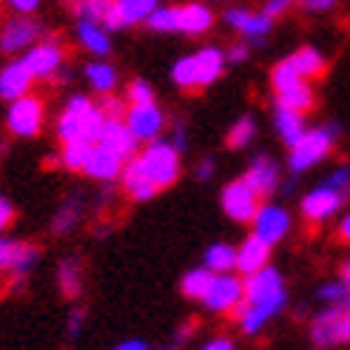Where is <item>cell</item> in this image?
<instances>
[{
	"mask_svg": "<svg viewBox=\"0 0 350 350\" xmlns=\"http://www.w3.org/2000/svg\"><path fill=\"white\" fill-rule=\"evenodd\" d=\"M89 151H92V143H63V151H60V165L66 171H83L85 168V160H89Z\"/></svg>",
	"mask_w": 350,
	"mask_h": 350,
	"instance_id": "836d02e7",
	"label": "cell"
},
{
	"mask_svg": "<svg viewBox=\"0 0 350 350\" xmlns=\"http://www.w3.org/2000/svg\"><path fill=\"white\" fill-rule=\"evenodd\" d=\"M336 239L339 242H345V245H350V211L339 219V225H336Z\"/></svg>",
	"mask_w": 350,
	"mask_h": 350,
	"instance_id": "681fc988",
	"label": "cell"
},
{
	"mask_svg": "<svg viewBox=\"0 0 350 350\" xmlns=\"http://www.w3.org/2000/svg\"><path fill=\"white\" fill-rule=\"evenodd\" d=\"M202 347H205V350H234L237 345H234L231 336H211Z\"/></svg>",
	"mask_w": 350,
	"mask_h": 350,
	"instance_id": "bcb514c9",
	"label": "cell"
},
{
	"mask_svg": "<svg viewBox=\"0 0 350 350\" xmlns=\"http://www.w3.org/2000/svg\"><path fill=\"white\" fill-rule=\"evenodd\" d=\"M14 248H17V242H6V239H0V271H9V268H12Z\"/></svg>",
	"mask_w": 350,
	"mask_h": 350,
	"instance_id": "ee69618b",
	"label": "cell"
},
{
	"mask_svg": "<svg viewBox=\"0 0 350 350\" xmlns=\"http://www.w3.org/2000/svg\"><path fill=\"white\" fill-rule=\"evenodd\" d=\"M273 126H276L279 139H282L288 148L299 143V139L305 137V131H308V126H305V111H296V109H288V106H276Z\"/></svg>",
	"mask_w": 350,
	"mask_h": 350,
	"instance_id": "cb8c5ba5",
	"label": "cell"
},
{
	"mask_svg": "<svg viewBox=\"0 0 350 350\" xmlns=\"http://www.w3.org/2000/svg\"><path fill=\"white\" fill-rule=\"evenodd\" d=\"M336 139H339L336 122H327V126H319V129H308L299 143L291 146V154H288L291 174H305L313 165H319L325 157H330Z\"/></svg>",
	"mask_w": 350,
	"mask_h": 350,
	"instance_id": "8992f818",
	"label": "cell"
},
{
	"mask_svg": "<svg viewBox=\"0 0 350 350\" xmlns=\"http://www.w3.org/2000/svg\"><path fill=\"white\" fill-rule=\"evenodd\" d=\"M222 21L228 29L239 31L245 40L254 43V46H262L268 40V34L273 29V21L268 14H262V12H251V9H245V6H231V9H225L222 14Z\"/></svg>",
	"mask_w": 350,
	"mask_h": 350,
	"instance_id": "7c38bea8",
	"label": "cell"
},
{
	"mask_svg": "<svg viewBox=\"0 0 350 350\" xmlns=\"http://www.w3.org/2000/svg\"><path fill=\"white\" fill-rule=\"evenodd\" d=\"M214 174H217V165H214L211 157H205V160H200V163H197V168H194V177H197L200 183L214 180Z\"/></svg>",
	"mask_w": 350,
	"mask_h": 350,
	"instance_id": "b9f144b4",
	"label": "cell"
},
{
	"mask_svg": "<svg viewBox=\"0 0 350 350\" xmlns=\"http://www.w3.org/2000/svg\"><path fill=\"white\" fill-rule=\"evenodd\" d=\"M77 17L85 21H97L109 29L111 23V0H80L77 3Z\"/></svg>",
	"mask_w": 350,
	"mask_h": 350,
	"instance_id": "e575fe53",
	"label": "cell"
},
{
	"mask_svg": "<svg viewBox=\"0 0 350 350\" xmlns=\"http://www.w3.org/2000/svg\"><path fill=\"white\" fill-rule=\"evenodd\" d=\"M100 109H103V114H106V120H122L126 117V106H122V100L111 97V94H103Z\"/></svg>",
	"mask_w": 350,
	"mask_h": 350,
	"instance_id": "74e56055",
	"label": "cell"
},
{
	"mask_svg": "<svg viewBox=\"0 0 350 350\" xmlns=\"http://www.w3.org/2000/svg\"><path fill=\"white\" fill-rule=\"evenodd\" d=\"M291 3H293V0H268V3L262 6V14H268L271 21L276 23L279 17H282V14H285V12L291 9Z\"/></svg>",
	"mask_w": 350,
	"mask_h": 350,
	"instance_id": "ab89813d",
	"label": "cell"
},
{
	"mask_svg": "<svg viewBox=\"0 0 350 350\" xmlns=\"http://www.w3.org/2000/svg\"><path fill=\"white\" fill-rule=\"evenodd\" d=\"M163 0H111V23L109 29H126L146 23L148 14L160 6Z\"/></svg>",
	"mask_w": 350,
	"mask_h": 350,
	"instance_id": "d6986e66",
	"label": "cell"
},
{
	"mask_svg": "<svg viewBox=\"0 0 350 350\" xmlns=\"http://www.w3.org/2000/svg\"><path fill=\"white\" fill-rule=\"evenodd\" d=\"M80 222V205L77 202H66L60 211L55 214V219H51V231L55 234H68V231H75V225Z\"/></svg>",
	"mask_w": 350,
	"mask_h": 350,
	"instance_id": "d590c367",
	"label": "cell"
},
{
	"mask_svg": "<svg viewBox=\"0 0 350 350\" xmlns=\"http://www.w3.org/2000/svg\"><path fill=\"white\" fill-rule=\"evenodd\" d=\"M120 177H122V191H126V194H129L134 202H148V200L157 197V191H160V188L151 183L148 174L139 168V163L134 160V157H131L126 165H122Z\"/></svg>",
	"mask_w": 350,
	"mask_h": 350,
	"instance_id": "7402d4cb",
	"label": "cell"
},
{
	"mask_svg": "<svg viewBox=\"0 0 350 350\" xmlns=\"http://www.w3.org/2000/svg\"><path fill=\"white\" fill-rule=\"evenodd\" d=\"M129 100H131V103H151V100H154L151 83H146V80H131V83H129Z\"/></svg>",
	"mask_w": 350,
	"mask_h": 350,
	"instance_id": "8d00e7d4",
	"label": "cell"
},
{
	"mask_svg": "<svg viewBox=\"0 0 350 350\" xmlns=\"http://www.w3.org/2000/svg\"><path fill=\"white\" fill-rule=\"evenodd\" d=\"M97 143H103L106 148H111L114 154H120L126 163L137 154V137L129 131L126 120H106V126H103Z\"/></svg>",
	"mask_w": 350,
	"mask_h": 350,
	"instance_id": "44dd1931",
	"label": "cell"
},
{
	"mask_svg": "<svg viewBox=\"0 0 350 350\" xmlns=\"http://www.w3.org/2000/svg\"><path fill=\"white\" fill-rule=\"evenodd\" d=\"M256 139V120L251 114H242L234 126L228 129V137H225V146L239 151V148H248Z\"/></svg>",
	"mask_w": 350,
	"mask_h": 350,
	"instance_id": "1f68e13d",
	"label": "cell"
},
{
	"mask_svg": "<svg viewBox=\"0 0 350 350\" xmlns=\"http://www.w3.org/2000/svg\"><path fill=\"white\" fill-rule=\"evenodd\" d=\"M122 165H126V160H122L120 154H114L103 143H92V151H89V160H85L83 174H89L92 180H100V183H111L122 174Z\"/></svg>",
	"mask_w": 350,
	"mask_h": 350,
	"instance_id": "e0dca14e",
	"label": "cell"
},
{
	"mask_svg": "<svg viewBox=\"0 0 350 350\" xmlns=\"http://www.w3.org/2000/svg\"><path fill=\"white\" fill-rule=\"evenodd\" d=\"M214 26V9L205 3H183V34L188 38H200V34L211 31Z\"/></svg>",
	"mask_w": 350,
	"mask_h": 350,
	"instance_id": "484cf974",
	"label": "cell"
},
{
	"mask_svg": "<svg viewBox=\"0 0 350 350\" xmlns=\"http://www.w3.org/2000/svg\"><path fill=\"white\" fill-rule=\"evenodd\" d=\"M242 302L234 308V319L245 336H256L259 330H265V325L279 317L288 305V285L282 271L271 268V262L265 268H259L242 279Z\"/></svg>",
	"mask_w": 350,
	"mask_h": 350,
	"instance_id": "6da1fadb",
	"label": "cell"
},
{
	"mask_svg": "<svg viewBox=\"0 0 350 350\" xmlns=\"http://www.w3.org/2000/svg\"><path fill=\"white\" fill-rule=\"evenodd\" d=\"M77 40L83 49H89L92 55L103 57L111 51V38H109V29L97 23V21H85V17H80L77 23Z\"/></svg>",
	"mask_w": 350,
	"mask_h": 350,
	"instance_id": "d4e9b609",
	"label": "cell"
},
{
	"mask_svg": "<svg viewBox=\"0 0 350 350\" xmlns=\"http://www.w3.org/2000/svg\"><path fill=\"white\" fill-rule=\"evenodd\" d=\"M103 126H106L103 109L94 106L89 97L75 94L66 103V109L57 120V137L63 143H77V139H83V143H97Z\"/></svg>",
	"mask_w": 350,
	"mask_h": 350,
	"instance_id": "3957f363",
	"label": "cell"
},
{
	"mask_svg": "<svg viewBox=\"0 0 350 350\" xmlns=\"http://www.w3.org/2000/svg\"><path fill=\"white\" fill-rule=\"evenodd\" d=\"M23 60L29 66V72L34 75V80H51L55 75L63 72L66 55H63V46L57 40H43L34 49H29V55Z\"/></svg>",
	"mask_w": 350,
	"mask_h": 350,
	"instance_id": "9a60e30c",
	"label": "cell"
},
{
	"mask_svg": "<svg viewBox=\"0 0 350 350\" xmlns=\"http://www.w3.org/2000/svg\"><path fill=\"white\" fill-rule=\"evenodd\" d=\"M271 248L273 245H268L265 239H259L256 234L245 237L242 245L237 248V271L242 276H248V273H254L259 268H265L271 262Z\"/></svg>",
	"mask_w": 350,
	"mask_h": 350,
	"instance_id": "ffe728a7",
	"label": "cell"
},
{
	"mask_svg": "<svg viewBox=\"0 0 350 350\" xmlns=\"http://www.w3.org/2000/svg\"><path fill=\"white\" fill-rule=\"evenodd\" d=\"M194 334H197V325H194V322H185V325L177 330V336H174V339H177V345H185Z\"/></svg>",
	"mask_w": 350,
	"mask_h": 350,
	"instance_id": "f907efd6",
	"label": "cell"
},
{
	"mask_svg": "<svg viewBox=\"0 0 350 350\" xmlns=\"http://www.w3.org/2000/svg\"><path fill=\"white\" fill-rule=\"evenodd\" d=\"M148 29L154 31H165V34H183V6H157L148 21H146Z\"/></svg>",
	"mask_w": 350,
	"mask_h": 350,
	"instance_id": "83f0119b",
	"label": "cell"
},
{
	"mask_svg": "<svg viewBox=\"0 0 350 350\" xmlns=\"http://www.w3.org/2000/svg\"><path fill=\"white\" fill-rule=\"evenodd\" d=\"M126 126L137 137V143H151L163 134L165 129V111L157 103H131V109H126Z\"/></svg>",
	"mask_w": 350,
	"mask_h": 350,
	"instance_id": "8fae6325",
	"label": "cell"
},
{
	"mask_svg": "<svg viewBox=\"0 0 350 350\" xmlns=\"http://www.w3.org/2000/svg\"><path fill=\"white\" fill-rule=\"evenodd\" d=\"M31 83H34V75L29 72L26 60H14V63H9L3 68V72H0V97L3 100L23 97V94H29Z\"/></svg>",
	"mask_w": 350,
	"mask_h": 350,
	"instance_id": "603a6c76",
	"label": "cell"
},
{
	"mask_svg": "<svg viewBox=\"0 0 350 350\" xmlns=\"http://www.w3.org/2000/svg\"><path fill=\"white\" fill-rule=\"evenodd\" d=\"M342 279H347V282H350V259L342 265Z\"/></svg>",
	"mask_w": 350,
	"mask_h": 350,
	"instance_id": "db71d44e",
	"label": "cell"
},
{
	"mask_svg": "<svg viewBox=\"0 0 350 350\" xmlns=\"http://www.w3.org/2000/svg\"><path fill=\"white\" fill-rule=\"evenodd\" d=\"M83 317H85L83 310H75L72 317H68V336H77V334H80V327H83Z\"/></svg>",
	"mask_w": 350,
	"mask_h": 350,
	"instance_id": "816d5d0a",
	"label": "cell"
},
{
	"mask_svg": "<svg viewBox=\"0 0 350 350\" xmlns=\"http://www.w3.org/2000/svg\"><path fill=\"white\" fill-rule=\"evenodd\" d=\"M12 222H14V208H12L9 200L0 197V231H6Z\"/></svg>",
	"mask_w": 350,
	"mask_h": 350,
	"instance_id": "f6af8a7d",
	"label": "cell"
},
{
	"mask_svg": "<svg viewBox=\"0 0 350 350\" xmlns=\"http://www.w3.org/2000/svg\"><path fill=\"white\" fill-rule=\"evenodd\" d=\"M251 231L259 239H265L268 245L282 242L288 237V231H291V214H288V208L273 205V202L259 205L254 219H251Z\"/></svg>",
	"mask_w": 350,
	"mask_h": 350,
	"instance_id": "5bb4252c",
	"label": "cell"
},
{
	"mask_svg": "<svg viewBox=\"0 0 350 350\" xmlns=\"http://www.w3.org/2000/svg\"><path fill=\"white\" fill-rule=\"evenodd\" d=\"M325 183L347 194V191H350V165H339V168H334V171L327 174V180H325Z\"/></svg>",
	"mask_w": 350,
	"mask_h": 350,
	"instance_id": "f35d334b",
	"label": "cell"
},
{
	"mask_svg": "<svg viewBox=\"0 0 350 350\" xmlns=\"http://www.w3.org/2000/svg\"><path fill=\"white\" fill-rule=\"evenodd\" d=\"M85 80H89V85L97 94H111L117 89V68L103 60L89 63L85 66Z\"/></svg>",
	"mask_w": 350,
	"mask_h": 350,
	"instance_id": "f546056e",
	"label": "cell"
},
{
	"mask_svg": "<svg viewBox=\"0 0 350 350\" xmlns=\"http://www.w3.org/2000/svg\"><path fill=\"white\" fill-rule=\"evenodd\" d=\"M225 49L219 46H202L200 51L194 55H185L174 63L171 68V80L177 89L183 92H200V89H208V85H214L222 72H225Z\"/></svg>",
	"mask_w": 350,
	"mask_h": 350,
	"instance_id": "7a4b0ae2",
	"label": "cell"
},
{
	"mask_svg": "<svg viewBox=\"0 0 350 350\" xmlns=\"http://www.w3.org/2000/svg\"><path fill=\"white\" fill-rule=\"evenodd\" d=\"M347 194L334 185H317V188H310L308 194L302 197V217L310 222V225H325L327 219H334L339 214V208L345 205Z\"/></svg>",
	"mask_w": 350,
	"mask_h": 350,
	"instance_id": "9c48e42d",
	"label": "cell"
},
{
	"mask_svg": "<svg viewBox=\"0 0 350 350\" xmlns=\"http://www.w3.org/2000/svg\"><path fill=\"white\" fill-rule=\"evenodd\" d=\"M211 279H214V271L211 268H191L185 276H183V282H180V291L185 299L191 302H202V296L208 293V285H211Z\"/></svg>",
	"mask_w": 350,
	"mask_h": 350,
	"instance_id": "f1b7e54d",
	"label": "cell"
},
{
	"mask_svg": "<svg viewBox=\"0 0 350 350\" xmlns=\"http://www.w3.org/2000/svg\"><path fill=\"white\" fill-rule=\"evenodd\" d=\"M6 3H9L17 14H31L34 9L40 6V0H6Z\"/></svg>",
	"mask_w": 350,
	"mask_h": 350,
	"instance_id": "7dc6e473",
	"label": "cell"
},
{
	"mask_svg": "<svg viewBox=\"0 0 350 350\" xmlns=\"http://www.w3.org/2000/svg\"><path fill=\"white\" fill-rule=\"evenodd\" d=\"M242 180L248 183L259 197H271L279 188V165L273 163V157L256 154L251 160V165H248V171L242 174Z\"/></svg>",
	"mask_w": 350,
	"mask_h": 350,
	"instance_id": "ac0fdd59",
	"label": "cell"
},
{
	"mask_svg": "<svg viewBox=\"0 0 350 350\" xmlns=\"http://www.w3.org/2000/svg\"><path fill=\"white\" fill-rule=\"evenodd\" d=\"M185 139H188V131H185V126L183 122H177V126H174V131H171V143H174V148L177 151H185Z\"/></svg>",
	"mask_w": 350,
	"mask_h": 350,
	"instance_id": "c3c4849f",
	"label": "cell"
},
{
	"mask_svg": "<svg viewBox=\"0 0 350 350\" xmlns=\"http://www.w3.org/2000/svg\"><path fill=\"white\" fill-rule=\"evenodd\" d=\"M271 85H273V97H276V106H288L296 111H310L317 106V92H313V80L302 77L299 72L293 68V63L288 57H282L273 72H271Z\"/></svg>",
	"mask_w": 350,
	"mask_h": 350,
	"instance_id": "277c9868",
	"label": "cell"
},
{
	"mask_svg": "<svg viewBox=\"0 0 350 350\" xmlns=\"http://www.w3.org/2000/svg\"><path fill=\"white\" fill-rule=\"evenodd\" d=\"M43 120H46L43 100L23 94V97L12 100L9 114H6V126L14 137H38L40 129H43Z\"/></svg>",
	"mask_w": 350,
	"mask_h": 350,
	"instance_id": "ba28073f",
	"label": "cell"
},
{
	"mask_svg": "<svg viewBox=\"0 0 350 350\" xmlns=\"http://www.w3.org/2000/svg\"><path fill=\"white\" fill-rule=\"evenodd\" d=\"M288 60L293 63V68L299 72L302 77L308 80H317L325 75V68H327V60L319 49H313V46H302V49H296L293 55H288Z\"/></svg>",
	"mask_w": 350,
	"mask_h": 350,
	"instance_id": "4316f807",
	"label": "cell"
},
{
	"mask_svg": "<svg viewBox=\"0 0 350 350\" xmlns=\"http://www.w3.org/2000/svg\"><path fill=\"white\" fill-rule=\"evenodd\" d=\"M242 279L231 273H214L211 285H208V293L202 296L205 310L217 313V317H225V313H234V308L242 302Z\"/></svg>",
	"mask_w": 350,
	"mask_h": 350,
	"instance_id": "30bf717a",
	"label": "cell"
},
{
	"mask_svg": "<svg viewBox=\"0 0 350 350\" xmlns=\"http://www.w3.org/2000/svg\"><path fill=\"white\" fill-rule=\"evenodd\" d=\"M339 3V0H299V6L305 9V12H313V14H325V12H330Z\"/></svg>",
	"mask_w": 350,
	"mask_h": 350,
	"instance_id": "60d3db41",
	"label": "cell"
},
{
	"mask_svg": "<svg viewBox=\"0 0 350 350\" xmlns=\"http://www.w3.org/2000/svg\"><path fill=\"white\" fill-rule=\"evenodd\" d=\"M214 3H228V0H214Z\"/></svg>",
	"mask_w": 350,
	"mask_h": 350,
	"instance_id": "11a10c76",
	"label": "cell"
},
{
	"mask_svg": "<svg viewBox=\"0 0 350 350\" xmlns=\"http://www.w3.org/2000/svg\"><path fill=\"white\" fill-rule=\"evenodd\" d=\"M310 342L317 347L350 345V302L327 305L310 325Z\"/></svg>",
	"mask_w": 350,
	"mask_h": 350,
	"instance_id": "52a82bcc",
	"label": "cell"
},
{
	"mask_svg": "<svg viewBox=\"0 0 350 350\" xmlns=\"http://www.w3.org/2000/svg\"><path fill=\"white\" fill-rule=\"evenodd\" d=\"M205 268H211L214 273H231L237 271V248L228 242H214L205 251Z\"/></svg>",
	"mask_w": 350,
	"mask_h": 350,
	"instance_id": "4dcf8cb0",
	"label": "cell"
},
{
	"mask_svg": "<svg viewBox=\"0 0 350 350\" xmlns=\"http://www.w3.org/2000/svg\"><path fill=\"white\" fill-rule=\"evenodd\" d=\"M225 57H228V63H245L248 60V43H234L225 49Z\"/></svg>",
	"mask_w": 350,
	"mask_h": 350,
	"instance_id": "7bdbcfd3",
	"label": "cell"
},
{
	"mask_svg": "<svg viewBox=\"0 0 350 350\" xmlns=\"http://www.w3.org/2000/svg\"><path fill=\"white\" fill-rule=\"evenodd\" d=\"M38 38H40V23L21 14V17H14V21H9L3 26V31H0V51H9V55H14V51L34 46V43H38Z\"/></svg>",
	"mask_w": 350,
	"mask_h": 350,
	"instance_id": "2e32d148",
	"label": "cell"
},
{
	"mask_svg": "<svg viewBox=\"0 0 350 350\" xmlns=\"http://www.w3.org/2000/svg\"><path fill=\"white\" fill-rule=\"evenodd\" d=\"M134 160L160 191L171 188L183 174V151L174 148L171 139H160V137L151 139V143H146L143 151L134 154Z\"/></svg>",
	"mask_w": 350,
	"mask_h": 350,
	"instance_id": "5b68a950",
	"label": "cell"
},
{
	"mask_svg": "<svg viewBox=\"0 0 350 350\" xmlns=\"http://www.w3.org/2000/svg\"><path fill=\"white\" fill-rule=\"evenodd\" d=\"M259 200L262 197L242 177L234 180V183H228V185L222 188V194H219L222 211L228 214V219H234V222H251L254 214H256V208L262 205Z\"/></svg>",
	"mask_w": 350,
	"mask_h": 350,
	"instance_id": "4fadbf2b",
	"label": "cell"
},
{
	"mask_svg": "<svg viewBox=\"0 0 350 350\" xmlns=\"http://www.w3.org/2000/svg\"><path fill=\"white\" fill-rule=\"evenodd\" d=\"M120 350H146L148 345L143 342V339H129V342H122V345H117Z\"/></svg>",
	"mask_w": 350,
	"mask_h": 350,
	"instance_id": "f5cc1de1",
	"label": "cell"
},
{
	"mask_svg": "<svg viewBox=\"0 0 350 350\" xmlns=\"http://www.w3.org/2000/svg\"><path fill=\"white\" fill-rule=\"evenodd\" d=\"M57 282H60L63 296H68V299L80 296V288H83V268H80V262H77V259H66V262H60Z\"/></svg>",
	"mask_w": 350,
	"mask_h": 350,
	"instance_id": "d6a6232c",
	"label": "cell"
}]
</instances>
